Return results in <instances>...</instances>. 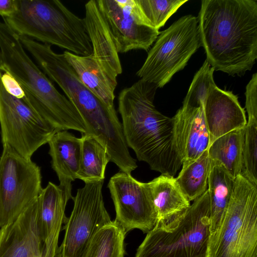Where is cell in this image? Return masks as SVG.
<instances>
[{"mask_svg": "<svg viewBox=\"0 0 257 257\" xmlns=\"http://www.w3.org/2000/svg\"><path fill=\"white\" fill-rule=\"evenodd\" d=\"M201 45L214 71L242 76L257 58V1L202 0Z\"/></svg>", "mask_w": 257, "mask_h": 257, "instance_id": "obj_1", "label": "cell"}, {"mask_svg": "<svg viewBox=\"0 0 257 257\" xmlns=\"http://www.w3.org/2000/svg\"><path fill=\"white\" fill-rule=\"evenodd\" d=\"M157 87L140 79L118 97L123 135L140 161L162 175L174 176L182 165L174 144L173 121L154 104Z\"/></svg>", "mask_w": 257, "mask_h": 257, "instance_id": "obj_2", "label": "cell"}, {"mask_svg": "<svg viewBox=\"0 0 257 257\" xmlns=\"http://www.w3.org/2000/svg\"><path fill=\"white\" fill-rule=\"evenodd\" d=\"M0 71L15 79L23 91V99L56 131L73 130L86 133V125L75 106L28 56L19 36L1 21Z\"/></svg>", "mask_w": 257, "mask_h": 257, "instance_id": "obj_3", "label": "cell"}, {"mask_svg": "<svg viewBox=\"0 0 257 257\" xmlns=\"http://www.w3.org/2000/svg\"><path fill=\"white\" fill-rule=\"evenodd\" d=\"M4 22L19 36L57 46L75 55L92 51L84 18L58 0H17V9Z\"/></svg>", "mask_w": 257, "mask_h": 257, "instance_id": "obj_4", "label": "cell"}, {"mask_svg": "<svg viewBox=\"0 0 257 257\" xmlns=\"http://www.w3.org/2000/svg\"><path fill=\"white\" fill-rule=\"evenodd\" d=\"M210 226L207 189L179 217L147 233L135 257H205Z\"/></svg>", "mask_w": 257, "mask_h": 257, "instance_id": "obj_5", "label": "cell"}, {"mask_svg": "<svg viewBox=\"0 0 257 257\" xmlns=\"http://www.w3.org/2000/svg\"><path fill=\"white\" fill-rule=\"evenodd\" d=\"M205 257H257V187L241 175Z\"/></svg>", "mask_w": 257, "mask_h": 257, "instance_id": "obj_6", "label": "cell"}, {"mask_svg": "<svg viewBox=\"0 0 257 257\" xmlns=\"http://www.w3.org/2000/svg\"><path fill=\"white\" fill-rule=\"evenodd\" d=\"M155 41L136 75L162 88L201 46L197 18L191 15L182 17L160 33Z\"/></svg>", "mask_w": 257, "mask_h": 257, "instance_id": "obj_7", "label": "cell"}, {"mask_svg": "<svg viewBox=\"0 0 257 257\" xmlns=\"http://www.w3.org/2000/svg\"><path fill=\"white\" fill-rule=\"evenodd\" d=\"M0 71V127L3 145L31 159L57 132L45 122L23 98L5 88Z\"/></svg>", "mask_w": 257, "mask_h": 257, "instance_id": "obj_8", "label": "cell"}, {"mask_svg": "<svg viewBox=\"0 0 257 257\" xmlns=\"http://www.w3.org/2000/svg\"><path fill=\"white\" fill-rule=\"evenodd\" d=\"M0 157V228L13 221L42 191L40 167L7 145Z\"/></svg>", "mask_w": 257, "mask_h": 257, "instance_id": "obj_9", "label": "cell"}, {"mask_svg": "<svg viewBox=\"0 0 257 257\" xmlns=\"http://www.w3.org/2000/svg\"><path fill=\"white\" fill-rule=\"evenodd\" d=\"M104 180L85 183L73 198L74 206L65 224L64 239L58 246L57 257H85L96 232L110 222L104 206Z\"/></svg>", "mask_w": 257, "mask_h": 257, "instance_id": "obj_10", "label": "cell"}, {"mask_svg": "<svg viewBox=\"0 0 257 257\" xmlns=\"http://www.w3.org/2000/svg\"><path fill=\"white\" fill-rule=\"evenodd\" d=\"M107 187L115 207V220L126 233L134 229L148 233L154 227L157 214L148 182L120 171L111 177Z\"/></svg>", "mask_w": 257, "mask_h": 257, "instance_id": "obj_11", "label": "cell"}, {"mask_svg": "<svg viewBox=\"0 0 257 257\" xmlns=\"http://www.w3.org/2000/svg\"><path fill=\"white\" fill-rule=\"evenodd\" d=\"M116 50L148 51L160 34L143 20L135 0H97Z\"/></svg>", "mask_w": 257, "mask_h": 257, "instance_id": "obj_12", "label": "cell"}, {"mask_svg": "<svg viewBox=\"0 0 257 257\" xmlns=\"http://www.w3.org/2000/svg\"><path fill=\"white\" fill-rule=\"evenodd\" d=\"M38 198L0 228V257H45L38 222Z\"/></svg>", "mask_w": 257, "mask_h": 257, "instance_id": "obj_13", "label": "cell"}, {"mask_svg": "<svg viewBox=\"0 0 257 257\" xmlns=\"http://www.w3.org/2000/svg\"><path fill=\"white\" fill-rule=\"evenodd\" d=\"M172 119L174 146L182 165L185 164L198 158L209 147L203 105L182 106Z\"/></svg>", "mask_w": 257, "mask_h": 257, "instance_id": "obj_14", "label": "cell"}, {"mask_svg": "<svg viewBox=\"0 0 257 257\" xmlns=\"http://www.w3.org/2000/svg\"><path fill=\"white\" fill-rule=\"evenodd\" d=\"M210 145L218 138L235 130L245 127L247 121L244 109L231 91L216 85L209 89L203 104Z\"/></svg>", "mask_w": 257, "mask_h": 257, "instance_id": "obj_15", "label": "cell"}, {"mask_svg": "<svg viewBox=\"0 0 257 257\" xmlns=\"http://www.w3.org/2000/svg\"><path fill=\"white\" fill-rule=\"evenodd\" d=\"M84 19L92 48L90 56L110 77L116 79L122 73V68L118 53L97 0H90L85 4Z\"/></svg>", "mask_w": 257, "mask_h": 257, "instance_id": "obj_16", "label": "cell"}, {"mask_svg": "<svg viewBox=\"0 0 257 257\" xmlns=\"http://www.w3.org/2000/svg\"><path fill=\"white\" fill-rule=\"evenodd\" d=\"M63 54L83 84L107 106L114 108L116 79L110 77L90 55L81 56L67 51Z\"/></svg>", "mask_w": 257, "mask_h": 257, "instance_id": "obj_17", "label": "cell"}, {"mask_svg": "<svg viewBox=\"0 0 257 257\" xmlns=\"http://www.w3.org/2000/svg\"><path fill=\"white\" fill-rule=\"evenodd\" d=\"M148 183L157 214L155 226L169 223L190 206L173 176L161 174Z\"/></svg>", "mask_w": 257, "mask_h": 257, "instance_id": "obj_18", "label": "cell"}, {"mask_svg": "<svg viewBox=\"0 0 257 257\" xmlns=\"http://www.w3.org/2000/svg\"><path fill=\"white\" fill-rule=\"evenodd\" d=\"M51 166L60 183L77 179L79 169L82 141L67 131L56 132L48 142Z\"/></svg>", "mask_w": 257, "mask_h": 257, "instance_id": "obj_19", "label": "cell"}, {"mask_svg": "<svg viewBox=\"0 0 257 257\" xmlns=\"http://www.w3.org/2000/svg\"><path fill=\"white\" fill-rule=\"evenodd\" d=\"M71 189V183L57 186L51 182L42 188L38 197V222L43 243L56 224L67 222L65 210L68 201L73 198Z\"/></svg>", "mask_w": 257, "mask_h": 257, "instance_id": "obj_20", "label": "cell"}, {"mask_svg": "<svg viewBox=\"0 0 257 257\" xmlns=\"http://www.w3.org/2000/svg\"><path fill=\"white\" fill-rule=\"evenodd\" d=\"M235 179L218 161L210 159L207 190L210 206V234L219 225L233 191Z\"/></svg>", "mask_w": 257, "mask_h": 257, "instance_id": "obj_21", "label": "cell"}, {"mask_svg": "<svg viewBox=\"0 0 257 257\" xmlns=\"http://www.w3.org/2000/svg\"><path fill=\"white\" fill-rule=\"evenodd\" d=\"M244 128L218 138L207 149L210 159L220 163L234 179L242 172Z\"/></svg>", "mask_w": 257, "mask_h": 257, "instance_id": "obj_22", "label": "cell"}, {"mask_svg": "<svg viewBox=\"0 0 257 257\" xmlns=\"http://www.w3.org/2000/svg\"><path fill=\"white\" fill-rule=\"evenodd\" d=\"M81 153L77 179L85 183L104 180L110 157L104 146L91 135L82 134Z\"/></svg>", "mask_w": 257, "mask_h": 257, "instance_id": "obj_23", "label": "cell"}, {"mask_svg": "<svg viewBox=\"0 0 257 257\" xmlns=\"http://www.w3.org/2000/svg\"><path fill=\"white\" fill-rule=\"evenodd\" d=\"M182 166L176 182L187 199L194 201L208 188L210 159L207 150L196 159Z\"/></svg>", "mask_w": 257, "mask_h": 257, "instance_id": "obj_24", "label": "cell"}, {"mask_svg": "<svg viewBox=\"0 0 257 257\" xmlns=\"http://www.w3.org/2000/svg\"><path fill=\"white\" fill-rule=\"evenodd\" d=\"M126 234L117 222L111 221L96 232L85 257H124Z\"/></svg>", "mask_w": 257, "mask_h": 257, "instance_id": "obj_25", "label": "cell"}, {"mask_svg": "<svg viewBox=\"0 0 257 257\" xmlns=\"http://www.w3.org/2000/svg\"><path fill=\"white\" fill-rule=\"evenodd\" d=\"M144 22L159 30L187 0H135Z\"/></svg>", "mask_w": 257, "mask_h": 257, "instance_id": "obj_26", "label": "cell"}, {"mask_svg": "<svg viewBox=\"0 0 257 257\" xmlns=\"http://www.w3.org/2000/svg\"><path fill=\"white\" fill-rule=\"evenodd\" d=\"M214 69L206 60L195 74L183 106L199 107L203 105L210 88L215 85L213 79Z\"/></svg>", "mask_w": 257, "mask_h": 257, "instance_id": "obj_27", "label": "cell"}, {"mask_svg": "<svg viewBox=\"0 0 257 257\" xmlns=\"http://www.w3.org/2000/svg\"><path fill=\"white\" fill-rule=\"evenodd\" d=\"M257 120L248 119L244 128L241 175L257 187Z\"/></svg>", "mask_w": 257, "mask_h": 257, "instance_id": "obj_28", "label": "cell"}, {"mask_svg": "<svg viewBox=\"0 0 257 257\" xmlns=\"http://www.w3.org/2000/svg\"><path fill=\"white\" fill-rule=\"evenodd\" d=\"M245 108L248 119L257 120V73H254L246 86Z\"/></svg>", "mask_w": 257, "mask_h": 257, "instance_id": "obj_29", "label": "cell"}, {"mask_svg": "<svg viewBox=\"0 0 257 257\" xmlns=\"http://www.w3.org/2000/svg\"><path fill=\"white\" fill-rule=\"evenodd\" d=\"M2 80L6 89L13 95L23 98L24 95L21 87L15 79L9 73H2Z\"/></svg>", "mask_w": 257, "mask_h": 257, "instance_id": "obj_30", "label": "cell"}, {"mask_svg": "<svg viewBox=\"0 0 257 257\" xmlns=\"http://www.w3.org/2000/svg\"><path fill=\"white\" fill-rule=\"evenodd\" d=\"M17 9V0H0V15L3 18L12 16Z\"/></svg>", "mask_w": 257, "mask_h": 257, "instance_id": "obj_31", "label": "cell"}]
</instances>
